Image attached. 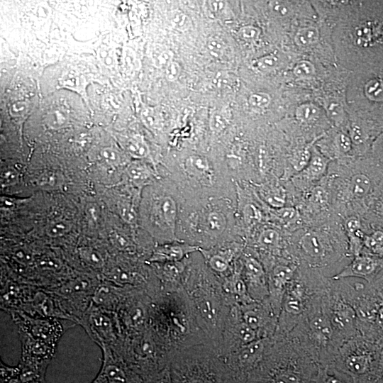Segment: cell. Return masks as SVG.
<instances>
[{"instance_id":"6da1fadb","label":"cell","mask_w":383,"mask_h":383,"mask_svg":"<svg viewBox=\"0 0 383 383\" xmlns=\"http://www.w3.org/2000/svg\"><path fill=\"white\" fill-rule=\"evenodd\" d=\"M381 349L359 335L348 340L338 348L328 367L348 375L352 382L380 377Z\"/></svg>"},{"instance_id":"7a4b0ae2","label":"cell","mask_w":383,"mask_h":383,"mask_svg":"<svg viewBox=\"0 0 383 383\" xmlns=\"http://www.w3.org/2000/svg\"><path fill=\"white\" fill-rule=\"evenodd\" d=\"M318 365L290 340L289 352L273 364L253 373L250 383H311Z\"/></svg>"},{"instance_id":"3957f363","label":"cell","mask_w":383,"mask_h":383,"mask_svg":"<svg viewBox=\"0 0 383 383\" xmlns=\"http://www.w3.org/2000/svg\"><path fill=\"white\" fill-rule=\"evenodd\" d=\"M78 324L99 348L107 346L115 350L118 348L121 329L116 312L91 303Z\"/></svg>"},{"instance_id":"277c9868","label":"cell","mask_w":383,"mask_h":383,"mask_svg":"<svg viewBox=\"0 0 383 383\" xmlns=\"http://www.w3.org/2000/svg\"><path fill=\"white\" fill-rule=\"evenodd\" d=\"M323 302L340 346L360 335L355 309L335 287H328L323 293Z\"/></svg>"},{"instance_id":"5b68a950","label":"cell","mask_w":383,"mask_h":383,"mask_svg":"<svg viewBox=\"0 0 383 383\" xmlns=\"http://www.w3.org/2000/svg\"><path fill=\"white\" fill-rule=\"evenodd\" d=\"M17 325L18 333L57 348L65 331L76 325L69 320L33 316L21 311L9 313Z\"/></svg>"},{"instance_id":"8992f818","label":"cell","mask_w":383,"mask_h":383,"mask_svg":"<svg viewBox=\"0 0 383 383\" xmlns=\"http://www.w3.org/2000/svg\"><path fill=\"white\" fill-rule=\"evenodd\" d=\"M358 92L360 102L367 112L383 116V62L365 66Z\"/></svg>"},{"instance_id":"52a82bcc","label":"cell","mask_w":383,"mask_h":383,"mask_svg":"<svg viewBox=\"0 0 383 383\" xmlns=\"http://www.w3.org/2000/svg\"><path fill=\"white\" fill-rule=\"evenodd\" d=\"M100 348L103 354L101 367L91 383H142L116 350L107 346Z\"/></svg>"},{"instance_id":"ba28073f","label":"cell","mask_w":383,"mask_h":383,"mask_svg":"<svg viewBox=\"0 0 383 383\" xmlns=\"http://www.w3.org/2000/svg\"><path fill=\"white\" fill-rule=\"evenodd\" d=\"M383 270V258L362 252L352 261L331 277L333 280H342L349 277L361 278L371 283Z\"/></svg>"},{"instance_id":"9c48e42d","label":"cell","mask_w":383,"mask_h":383,"mask_svg":"<svg viewBox=\"0 0 383 383\" xmlns=\"http://www.w3.org/2000/svg\"><path fill=\"white\" fill-rule=\"evenodd\" d=\"M300 250L304 256L313 260L321 261L331 252V246L326 240L315 232H308L300 238Z\"/></svg>"},{"instance_id":"30bf717a","label":"cell","mask_w":383,"mask_h":383,"mask_svg":"<svg viewBox=\"0 0 383 383\" xmlns=\"http://www.w3.org/2000/svg\"><path fill=\"white\" fill-rule=\"evenodd\" d=\"M265 350V342L262 339L255 340L244 347L239 352L238 361L243 372L253 370L262 360Z\"/></svg>"},{"instance_id":"8fae6325","label":"cell","mask_w":383,"mask_h":383,"mask_svg":"<svg viewBox=\"0 0 383 383\" xmlns=\"http://www.w3.org/2000/svg\"><path fill=\"white\" fill-rule=\"evenodd\" d=\"M119 289L110 282L99 283L92 296V304L109 311L116 312L119 305Z\"/></svg>"},{"instance_id":"7c38bea8","label":"cell","mask_w":383,"mask_h":383,"mask_svg":"<svg viewBox=\"0 0 383 383\" xmlns=\"http://www.w3.org/2000/svg\"><path fill=\"white\" fill-rule=\"evenodd\" d=\"M184 168L189 174L196 179L209 182L212 173L207 159L200 155H192L184 162Z\"/></svg>"},{"instance_id":"4fadbf2b","label":"cell","mask_w":383,"mask_h":383,"mask_svg":"<svg viewBox=\"0 0 383 383\" xmlns=\"http://www.w3.org/2000/svg\"><path fill=\"white\" fill-rule=\"evenodd\" d=\"M156 211L160 218L170 228L174 229L177 216V206L170 196L160 198L156 204Z\"/></svg>"},{"instance_id":"5bb4252c","label":"cell","mask_w":383,"mask_h":383,"mask_svg":"<svg viewBox=\"0 0 383 383\" xmlns=\"http://www.w3.org/2000/svg\"><path fill=\"white\" fill-rule=\"evenodd\" d=\"M362 252L383 258V230L374 228L366 233Z\"/></svg>"},{"instance_id":"9a60e30c","label":"cell","mask_w":383,"mask_h":383,"mask_svg":"<svg viewBox=\"0 0 383 383\" xmlns=\"http://www.w3.org/2000/svg\"><path fill=\"white\" fill-rule=\"evenodd\" d=\"M295 270L289 265H280L275 267L272 272L274 288L284 294L294 277Z\"/></svg>"},{"instance_id":"2e32d148","label":"cell","mask_w":383,"mask_h":383,"mask_svg":"<svg viewBox=\"0 0 383 383\" xmlns=\"http://www.w3.org/2000/svg\"><path fill=\"white\" fill-rule=\"evenodd\" d=\"M313 383H352V379L346 374L333 369L318 365Z\"/></svg>"},{"instance_id":"e0dca14e","label":"cell","mask_w":383,"mask_h":383,"mask_svg":"<svg viewBox=\"0 0 383 383\" xmlns=\"http://www.w3.org/2000/svg\"><path fill=\"white\" fill-rule=\"evenodd\" d=\"M328 160L317 152L311 153V160L306 167V174L311 179L321 178L326 172Z\"/></svg>"},{"instance_id":"ac0fdd59","label":"cell","mask_w":383,"mask_h":383,"mask_svg":"<svg viewBox=\"0 0 383 383\" xmlns=\"http://www.w3.org/2000/svg\"><path fill=\"white\" fill-rule=\"evenodd\" d=\"M320 38L318 29L313 26L299 28L294 35L295 43L300 47H309L316 44Z\"/></svg>"},{"instance_id":"d6986e66","label":"cell","mask_w":383,"mask_h":383,"mask_svg":"<svg viewBox=\"0 0 383 383\" xmlns=\"http://www.w3.org/2000/svg\"><path fill=\"white\" fill-rule=\"evenodd\" d=\"M126 313L122 317L124 325L132 328H140L145 321V312L140 305L134 306L126 310Z\"/></svg>"},{"instance_id":"ffe728a7","label":"cell","mask_w":383,"mask_h":383,"mask_svg":"<svg viewBox=\"0 0 383 383\" xmlns=\"http://www.w3.org/2000/svg\"><path fill=\"white\" fill-rule=\"evenodd\" d=\"M81 259L88 265L95 269L104 267L105 261L101 253L91 247H84L79 251Z\"/></svg>"},{"instance_id":"44dd1931","label":"cell","mask_w":383,"mask_h":383,"mask_svg":"<svg viewBox=\"0 0 383 383\" xmlns=\"http://www.w3.org/2000/svg\"><path fill=\"white\" fill-rule=\"evenodd\" d=\"M319 114L320 109L311 103L301 104L295 111L296 119L301 122H311L316 119Z\"/></svg>"},{"instance_id":"7402d4cb","label":"cell","mask_w":383,"mask_h":383,"mask_svg":"<svg viewBox=\"0 0 383 383\" xmlns=\"http://www.w3.org/2000/svg\"><path fill=\"white\" fill-rule=\"evenodd\" d=\"M265 201L272 207L280 209L284 207L286 201L284 189L281 187L268 189L265 192Z\"/></svg>"},{"instance_id":"603a6c76","label":"cell","mask_w":383,"mask_h":383,"mask_svg":"<svg viewBox=\"0 0 383 383\" xmlns=\"http://www.w3.org/2000/svg\"><path fill=\"white\" fill-rule=\"evenodd\" d=\"M226 220L225 216L220 212L212 211L209 213L206 218V227L212 233H221L226 228Z\"/></svg>"},{"instance_id":"cb8c5ba5","label":"cell","mask_w":383,"mask_h":383,"mask_svg":"<svg viewBox=\"0 0 383 383\" xmlns=\"http://www.w3.org/2000/svg\"><path fill=\"white\" fill-rule=\"evenodd\" d=\"M127 151L133 157H145L148 152L149 149L146 143L139 138H130L124 145Z\"/></svg>"},{"instance_id":"d4e9b609","label":"cell","mask_w":383,"mask_h":383,"mask_svg":"<svg viewBox=\"0 0 383 383\" xmlns=\"http://www.w3.org/2000/svg\"><path fill=\"white\" fill-rule=\"evenodd\" d=\"M206 48L213 57L221 58L226 53L228 47L221 38L213 36L208 40Z\"/></svg>"},{"instance_id":"484cf974","label":"cell","mask_w":383,"mask_h":383,"mask_svg":"<svg viewBox=\"0 0 383 383\" xmlns=\"http://www.w3.org/2000/svg\"><path fill=\"white\" fill-rule=\"evenodd\" d=\"M370 341L383 348V304L377 313Z\"/></svg>"},{"instance_id":"4316f807","label":"cell","mask_w":383,"mask_h":383,"mask_svg":"<svg viewBox=\"0 0 383 383\" xmlns=\"http://www.w3.org/2000/svg\"><path fill=\"white\" fill-rule=\"evenodd\" d=\"M293 73L300 79H311L316 74V67L311 62L303 60L295 65Z\"/></svg>"},{"instance_id":"83f0119b","label":"cell","mask_w":383,"mask_h":383,"mask_svg":"<svg viewBox=\"0 0 383 383\" xmlns=\"http://www.w3.org/2000/svg\"><path fill=\"white\" fill-rule=\"evenodd\" d=\"M279 57L274 53L264 55L252 62V66L260 71H270L277 67Z\"/></svg>"},{"instance_id":"f1b7e54d","label":"cell","mask_w":383,"mask_h":383,"mask_svg":"<svg viewBox=\"0 0 383 383\" xmlns=\"http://www.w3.org/2000/svg\"><path fill=\"white\" fill-rule=\"evenodd\" d=\"M71 224L64 219H57L50 222L47 227V233L52 237L61 236L70 231Z\"/></svg>"},{"instance_id":"f546056e","label":"cell","mask_w":383,"mask_h":383,"mask_svg":"<svg viewBox=\"0 0 383 383\" xmlns=\"http://www.w3.org/2000/svg\"><path fill=\"white\" fill-rule=\"evenodd\" d=\"M279 241V233L272 228H267L262 231L258 238L259 243L267 248L275 247Z\"/></svg>"},{"instance_id":"4dcf8cb0","label":"cell","mask_w":383,"mask_h":383,"mask_svg":"<svg viewBox=\"0 0 383 383\" xmlns=\"http://www.w3.org/2000/svg\"><path fill=\"white\" fill-rule=\"evenodd\" d=\"M271 102V96L265 92H255L250 95L248 103L255 109H264L268 107Z\"/></svg>"},{"instance_id":"1f68e13d","label":"cell","mask_w":383,"mask_h":383,"mask_svg":"<svg viewBox=\"0 0 383 383\" xmlns=\"http://www.w3.org/2000/svg\"><path fill=\"white\" fill-rule=\"evenodd\" d=\"M245 269L252 279L259 280L263 275L264 272L260 263L252 257H248L245 260Z\"/></svg>"},{"instance_id":"d6a6232c","label":"cell","mask_w":383,"mask_h":383,"mask_svg":"<svg viewBox=\"0 0 383 383\" xmlns=\"http://www.w3.org/2000/svg\"><path fill=\"white\" fill-rule=\"evenodd\" d=\"M260 33L259 28L251 25L242 26L238 30V35L245 41H255L259 38Z\"/></svg>"},{"instance_id":"836d02e7","label":"cell","mask_w":383,"mask_h":383,"mask_svg":"<svg viewBox=\"0 0 383 383\" xmlns=\"http://www.w3.org/2000/svg\"><path fill=\"white\" fill-rule=\"evenodd\" d=\"M238 335L242 343L245 345L257 340V331L248 326L245 322L239 326Z\"/></svg>"},{"instance_id":"e575fe53","label":"cell","mask_w":383,"mask_h":383,"mask_svg":"<svg viewBox=\"0 0 383 383\" xmlns=\"http://www.w3.org/2000/svg\"><path fill=\"white\" fill-rule=\"evenodd\" d=\"M311 157V152L309 148L301 150L294 157L293 166L295 170L301 171L305 170Z\"/></svg>"},{"instance_id":"d590c367","label":"cell","mask_w":383,"mask_h":383,"mask_svg":"<svg viewBox=\"0 0 383 383\" xmlns=\"http://www.w3.org/2000/svg\"><path fill=\"white\" fill-rule=\"evenodd\" d=\"M244 322L255 331H257L262 323V318L260 313L255 310H248L244 313Z\"/></svg>"},{"instance_id":"8d00e7d4","label":"cell","mask_w":383,"mask_h":383,"mask_svg":"<svg viewBox=\"0 0 383 383\" xmlns=\"http://www.w3.org/2000/svg\"><path fill=\"white\" fill-rule=\"evenodd\" d=\"M228 123V120L221 112H214L210 118V128L214 132H220L223 130Z\"/></svg>"},{"instance_id":"74e56055","label":"cell","mask_w":383,"mask_h":383,"mask_svg":"<svg viewBox=\"0 0 383 383\" xmlns=\"http://www.w3.org/2000/svg\"><path fill=\"white\" fill-rule=\"evenodd\" d=\"M171 21L173 27L178 30H186L191 24L189 18L185 13L177 10L173 11Z\"/></svg>"},{"instance_id":"f35d334b","label":"cell","mask_w":383,"mask_h":383,"mask_svg":"<svg viewBox=\"0 0 383 383\" xmlns=\"http://www.w3.org/2000/svg\"><path fill=\"white\" fill-rule=\"evenodd\" d=\"M243 215L245 221L249 224H253L260 221V211L252 204H248L244 207Z\"/></svg>"},{"instance_id":"ab89813d","label":"cell","mask_w":383,"mask_h":383,"mask_svg":"<svg viewBox=\"0 0 383 383\" xmlns=\"http://www.w3.org/2000/svg\"><path fill=\"white\" fill-rule=\"evenodd\" d=\"M335 143L338 150L345 154L351 150L353 144L350 137L343 133H338L335 138Z\"/></svg>"},{"instance_id":"60d3db41","label":"cell","mask_w":383,"mask_h":383,"mask_svg":"<svg viewBox=\"0 0 383 383\" xmlns=\"http://www.w3.org/2000/svg\"><path fill=\"white\" fill-rule=\"evenodd\" d=\"M183 255L182 248L179 246H167L162 248L157 255H160L168 260L179 259Z\"/></svg>"},{"instance_id":"b9f144b4","label":"cell","mask_w":383,"mask_h":383,"mask_svg":"<svg viewBox=\"0 0 383 383\" xmlns=\"http://www.w3.org/2000/svg\"><path fill=\"white\" fill-rule=\"evenodd\" d=\"M276 213L279 218L287 223L294 221L298 215L294 207H282L277 209Z\"/></svg>"},{"instance_id":"7bdbcfd3","label":"cell","mask_w":383,"mask_h":383,"mask_svg":"<svg viewBox=\"0 0 383 383\" xmlns=\"http://www.w3.org/2000/svg\"><path fill=\"white\" fill-rule=\"evenodd\" d=\"M344 225L348 235L362 229V225L360 219L354 216L347 218L345 221Z\"/></svg>"},{"instance_id":"ee69618b","label":"cell","mask_w":383,"mask_h":383,"mask_svg":"<svg viewBox=\"0 0 383 383\" xmlns=\"http://www.w3.org/2000/svg\"><path fill=\"white\" fill-rule=\"evenodd\" d=\"M103 159L109 164L116 165L120 162L121 156L117 150L112 148H106L101 151Z\"/></svg>"},{"instance_id":"f6af8a7d","label":"cell","mask_w":383,"mask_h":383,"mask_svg":"<svg viewBox=\"0 0 383 383\" xmlns=\"http://www.w3.org/2000/svg\"><path fill=\"white\" fill-rule=\"evenodd\" d=\"M146 383H172L171 374L167 368L146 380Z\"/></svg>"},{"instance_id":"bcb514c9","label":"cell","mask_w":383,"mask_h":383,"mask_svg":"<svg viewBox=\"0 0 383 383\" xmlns=\"http://www.w3.org/2000/svg\"><path fill=\"white\" fill-rule=\"evenodd\" d=\"M209 264L212 269L218 272L225 271L228 266L227 260L221 255H213L209 260Z\"/></svg>"},{"instance_id":"7dc6e473","label":"cell","mask_w":383,"mask_h":383,"mask_svg":"<svg viewBox=\"0 0 383 383\" xmlns=\"http://www.w3.org/2000/svg\"><path fill=\"white\" fill-rule=\"evenodd\" d=\"M58 178L55 173H44L38 178V184L42 187H53Z\"/></svg>"},{"instance_id":"c3c4849f","label":"cell","mask_w":383,"mask_h":383,"mask_svg":"<svg viewBox=\"0 0 383 383\" xmlns=\"http://www.w3.org/2000/svg\"><path fill=\"white\" fill-rule=\"evenodd\" d=\"M180 73V67L177 62L171 61L167 65L166 76L168 80L175 81Z\"/></svg>"},{"instance_id":"681fc988","label":"cell","mask_w":383,"mask_h":383,"mask_svg":"<svg viewBox=\"0 0 383 383\" xmlns=\"http://www.w3.org/2000/svg\"><path fill=\"white\" fill-rule=\"evenodd\" d=\"M373 150L376 159L383 164V133L374 142Z\"/></svg>"},{"instance_id":"f907efd6","label":"cell","mask_w":383,"mask_h":383,"mask_svg":"<svg viewBox=\"0 0 383 383\" xmlns=\"http://www.w3.org/2000/svg\"><path fill=\"white\" fill-rule=\"evenodd\" d=\"M235 82V79L230 74H218L216 77V83L218 86L232 87Z\"/></svg>"},{"instance_id":"816d5d0a","label":"cell","mask_w":383,"mask_h":383,"mask_svg":"<svg viewBox=\"0 0 383 383\" xmlns=\"http://www.w3.org/2000/svg\"><path fill=\"white\" fill-rule=\"evenodd\" d=\"M129 174L133 179H144L148 176L147 170L140 165H132L129 169Z\"/></svg>"},{"instance_id":"f5cc1de1","label":"cell","mask_w":383,"mask_h":383,"mask_svg":"<svg viewBox=\"0 0 383 383\" xmlns=\"http://www.w3.org/2000/svg\"><path fill=\"white\" fill-rule=\"evenodd\" d=\"M27 106L26 102H16L11 106V113L13 116H21L26 112Z\"/></svg>"},{"instance_id":"db71d44e","label":"cell","mask_w":383,"mask_h":383,"mask_svg":"<svg viewBox=\"0 0 383 383\" xmlns=\"http://www.w3.org/2000/svg\"><path fill=\"white\" fill-rule=\"evenodd\" d=\"M370 284L383 299V270Z\"/></svg>"},{"instance_id":"11a10c76","label":"cell","mask_w":383,"mask_h":383,"mask_svg":"<svg viewBox=\"0 0 383 383\" xmlns=\"http://www.w3.org/2000/svg\"><path fill=\"white\" fill-rule=\"evenodd\" d=\"M270 3L272 10L277 14L284 15L288 11V8L282 2L272 1Z\"/></svg>"},{"instance_id":"9f6ffc18","label":"cell","mask_w":383,"mask_h":383,"mask_svg":"<svg viewBox=\"0 0 383 383\" xmlns=\"http://www.w3.org/2000/svg\"><path fill=\"white\" fill-rule=\"evenodd\" d=\"M226 2L222 1H209V5L211 10L216 13H221L225 10Z\"/></svg>"},{"instance_id":"6f0895ef","label":"cell","mask_w":383,"mask_h":383,"mask_svg":"<svg viewBox=\"0 0 383 383\" xmlns=\"http://www.w3.org/2000/svg\"><path fill=\"white\" fill-rule=\"evenodd\" d=\"M233 289L239 295H243L246 292V287L243 281L239 278L236 279L233 284Z\"/></svg>"},{"instance_id":"680465c9","label":"cell","mask_w":383,"mask_h":383,"mask_svg":"<svg viewBox=\"0 0 383 383\" xmlns=\"http://www.w3.org/2000/svg\"><path fill=\"white\" fill-rule=\"evenodd\" d=\"M16 176H17V173H16L13 171L9 170L6 172H4L3 174V177H2L3 184H9L15 182L16 179H17Z\"/></svg>"},{"instance_id":"91938a15","label":"cell","mask_w":383,"mask_h":383,"mask_svg":"<svg viewBox=\"0 0 383 383\" xmlns=\"http://www.w3.org/2000/svg\"><path fill=\"white\" fill-rule=\"evenodd\" d=\"M121 214L127 221L133 220L134 218L133 213L128 208L122 209Z\"/></svg>"},{"instance_id":"94428289","label":"cell","mask_w":383,"mask_h":383,"mask_svg":"<svg viewBox=\"0 0 383 383\" xmlns=\"http://www.w3.org/2000/svg\"><path fill=\"white\" fill-rule=\"evenodd\" d=\"M380 362H381L382 377H383V348H382L381 352H380Z\"/></svg>"},{"instance_id":"6125c7cd","label":"cell","mask_w":383,"mask_h":383,"mask_svg":"<svg viewBox=\"0 0 383 383\" xmlns=\"http://www.w3.org/2000/svg\"><path fill=\"white\" fill-rule=\"evenodd\" d=\"M311 383H313V382H311Z\"/></svg>"}]
</instances>
